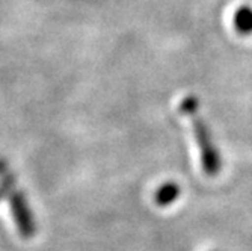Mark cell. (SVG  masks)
Wrapping results in <instances>:
<instances>
[{"mask_svg":"<svg viewBox=\"0 0 252 251\" xmlns=\"http://www.w3.org/2000/svg\"><path fill=\"white\" fill-rule=\"evenodd\" d=\"M181 113H185L190 118L193 135H195V141L198 144L199 153H201V164L204 173L215 177L220 173L222 168V161H220V154L219 150L212 138V132L205 124L204 118L199 117V102L195 96H188L180 105Z\"/></svg>","mask_w":252,"mask_h":251,"instance_id":"6da1fadb","label":"cell"},{"mask_svg":"<svg viewBox=\"0 0 252 251\" xmlns=\"http://www.w3.org/2000/svg\"><path fill=\"white\" fill-rule=\"evenodd\" d=\"M9 203H11V212L20 235L26 239L32 238L36 232V225L25 194L12 191V194L9 195Z\"/></svg>","mask_w":252,"mask_h":251,"instance_id":"7a4b0ae2","label":"cell"},{"mask_svg":"<svg viewBox=\"0 0 252 251\" xmlns=\"http://www.w3.org/2000/svg\"><path fill=\"white\" fill-rule=\"evenodd\" d=\"M180 186L175 183V181H166V183H163L162 186H160L156 192V204L157 206H169V204H172L178 197H180Z\"/></svg>","mask_w":252,"mask_h":251,"instance_id":"3957f363","label":"cell"},{"mask_svg":"<svg viewBox=\"0 0 252 251\" xmlns=\"http://www.w3.org/2000/svg\"><path fill=\"white\" fill-rule=\"evenodd\" d=\"M234 28L240 35L252 34V9L246 5L240 6L234 14Z\"/></svg>","mask_w":252,"mask_h":251,"instance_id":"277c9868","label":"cell"},{"mask_svg":"<svg viewBox=\"0 0 252 251\" xmlns=\"http://www.w3.org/2000/svg\"><path fill=\"white\" fill-rule=\"evenodd\" d=\"M14 183H15V177L14 174H6L2 181H0V201H2L5 197H9L14 191Z\"/></svg>","mask_w":252,"mask_h":251,"instance_id":"5b68a950","label":"cell"},{"mask_svg":"<svg viewBox=\"0 0 252 251\" xmlns=\"http://www.w3.org/2000/svg\"><path fill=\"white\" fill-rule=\"evenodd\" d=\"M6 161H5V159L3 157H0V174H3L5 173V170H6Z\"/></svg>","mask_w":252,"mask_h":251,"instance_id":"8992f818","label":"cell"}]
</instances>
